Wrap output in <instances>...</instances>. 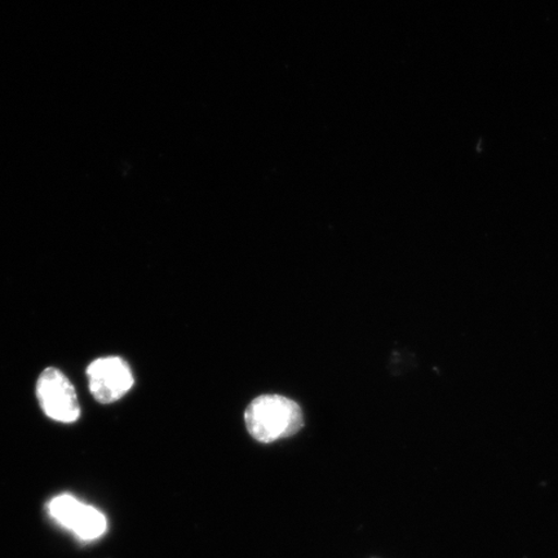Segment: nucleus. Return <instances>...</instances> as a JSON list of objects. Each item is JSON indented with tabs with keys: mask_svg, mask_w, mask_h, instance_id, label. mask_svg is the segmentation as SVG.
I'll use <instances>...</instances> for the list:
<instances>
[{
	"mask_svg": "<svg viewBox=\"0 0 558 558\" xmlns=\"http://www.w3.org/2000/svg\"><path fill=\"white\" fill-rule=\"evenodd\" d=\"M47 512L61 527L73 533L83 542H93L107 533L108 521L105 514L93 506L73 497L62 494L47 504Z\"/></svg>",
	"mask_w": 558,
	"mask_h": 558,
	"instance_id": "f03ea898",
	"label": "nucleus"
},
{
	"mask_svg": "<svg viewBox=\"0 0 558 558\" xmlns=\"http://www.w3.org/2000/svg\"><path fill=\"white\" fill-rule=\"evenodd\" d=\"M37 395L47 416L62 423H73L81 415L78 397L73 384L58 368H47L39 376Z\"/></svg>",
	"mask_w": 558,
	"mask_h": 558,
	"instance_id": "7ed1b4c3",
	"label": "nucleus"
},
{
	"mask_svg": "<svg viewBox=\"0 0 558 558\" xmlns=\"http://www.w3.org/2000/svg\"><path fill=\"white\" fill-rule=\"evenodd\" d=\"M90 393L101 403H111L134 387V375L124 360L105 357L96 360L87 368Z\"/></svg>",
	"mask_w": 558,
	"mask_h": 558,
	"instance_id": "20e7f679",
	"label": "nucleus"
},
{
	"mask_svg": "<svg viewBox=\"0 0 558 558\" xmlns=\"http://www.w3.org/2000/svg\"><path fill=\"white\" fill-rule=\"evenodd\" d=\"M244 422L256 441L271 444L298 434L304 425L302 408L288 397L264 395L248 404Z\"/></svg>",
	"mask_w": 558,
	"mask_h": 558,
	"instance_id": "f257e3e1",
	"label": "nucleus"
}]
</instances>
